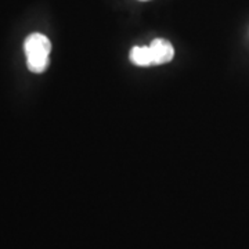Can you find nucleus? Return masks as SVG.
<instances>
[{
  "mask_svg": "<svg viewBox=\"0 0 249 249\" xmlns=\"http://www.w3.org/2000/svg\"><path fill=\"white\" fill-rule=\"evenodd\" d=\"M130 61L133 62L134 65H139V67H148L152 65V57L151 52H150V47H145V46H136L132 49L130 52Z\"/></svg>",
  "mask_w": 249,
  "mask_h": 249,
  "instance_id": "nucleus-3",
  "label": "nucleus"
},
{
  "mask_svg": "<svg viewBox=\"0 0 249 249\" xmlns=\"http://www.w3.org/2000/svg\"><path fill=\"white\" fill-rule=\"evenodd\" d=\"M140 1H147V0H140Z\"/></svg>",
  "mask_w": 249,
  "mask_h": 249,
  "instance_id": "nucleus-4",
  "label": "nucleus"
},
{
  "mask_svg": "<svg viewBox=\"0 0 249 249\" xmlns=\"http://www.w3.org/2000/svg\"><path fill=\"white\" fill-rule=\"evenodd\" d=\"M24 50L27 55V64L29 71L34 73H42L49 67V55L52 52V43L47 36L42 34H32L25 39Z\"/></svg>",
  "mask_w": 249,
  "mask_h": 249,
  "instance_id": "nucleus-1",
  "label": "nucleus"
},
{
  "mask_svg": "<svg viewBox=\"0 0 249 249\" xmlns=\"http://www.w3.org/2000/svg\"><path fill=\"white\" fill-rule=\"evenodd\" d=\"M148 47H150V52H151L152 65L168 64L175 57L173 46L165 39H155V40H152V43Z\"/></svg>",
  "mask_w": 249,
  "mask_h": 249,
  "instance_id": "nucleus-2",
  "label": "nucleus"
}]
</instances>
